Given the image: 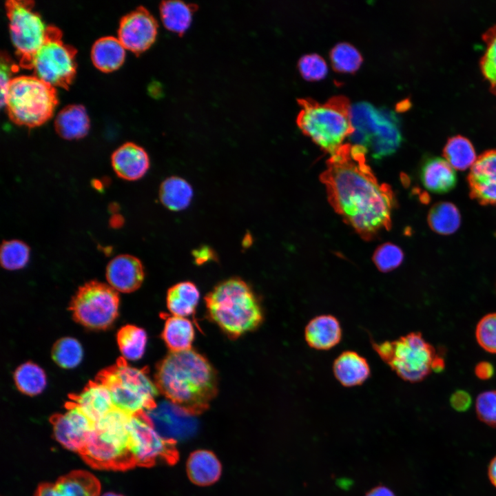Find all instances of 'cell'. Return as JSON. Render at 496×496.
I'll list each match as a JSON object with an SVG mask.
<instances>
[{"instance_id": "6da1fadb", "label": "cell", "mask_w": 496, "mask_h": 496, "mask_svg": "<svg viewBox=\"0 0 496 496\" xmlns=\"http://www.w3.org/2000/svg\"><path fill=\"white\" fill-rule=\"evenodd\" d=\"M366 154L361 145L342 144L331 154L320 178L332 207L369 240L390 229L395 198L391 187L380 183L366 163Z\"/></svg>"}, {"instance_id": "7a4b0ae2", "label": "cell", "mask_w": 496, "mask_h": 496, "mask_svg": "<svg viewBox=\"0 0 496 496\" xmlns=\"http://www.w3.org/2000/svg\"><path fill=\"white\" fill-rule=\"evenodd\" d=\"M154 378L161 393L194 416L205 411L218 393L214 368L192 349L167 354L157 364Z\"/></svg>"}, {"instance_id": "3957f363", "label": "cell", "mask_w": 496, "mask_h": 496, "mask_svg": "<svg viewBox=\"0 0 496 496\" xmlns=\"http://www.w3.org/2000/svg\"><path fill=\"white\" fill-rule=\"evenodd\" d=\"M205 300L209 318L231 338L254 331L262 322L263 313L258 298L239 278L220 282Z\"/></svg>"}, {"instance_id": "277c9868", "label": "cell", "mask_w": 496, "mask_h": 496, "mask_svg": "<svg viewBox=\"0 0 496 496\" xmlns=\"http://www.w3.org/2000/svg\"><path fill=\"white\" fill-rule=\"evenodd\" d=\"M301 110L297 116L300 130L321 149L334 153L344 138L353 132L349 100L343 95L333 96L324 103L311 99L298 100Z\"/></svg>"}, {"instance_id": "5b68a950", "label": "cell", "mask_w": 496, "mask_h": 496, "mask_svg": "<svg viewBox=\"0 0 496 496\" xmlns=\"http://www.w3.org/2000/svg\"><path fill=\"white\" fill-rule=\"evenodd\" d=\"M131 417L114 408L96 422L80 453L84 460L97 468L123 470L134 467L128 445Z\"/></svg>"}, {"instance_id": "8992f818", "label": "cell", "mask_w": 496, "mask_h": 496, "mask_svg": "<svg viewBox=\"0 0 496 496\" xmlns=\"http://www.w3.org/2000/svg\"><path fill=\"white\" fill-rule=\"evenodd\" d=\"M96 380L107 387L114 408L130 416L141 415L157 404L158 390L147 370L132 366L123 358L100 371Z\"/></svg>"}, {"instance_id": "52a82bcc", "label": "cell", "mask_w": 496, "mask_h": 496, "mask_svg": "<svg viewBox=\"0 0 496 496\" xmlns=\"http://www.w3.org/2000/svg\"><path fill=\"white\" fill-rule=\"evenodd\" d=\"M350 115L354 127L349 136L352 143L362 146L374 159L391 155L399 147L402 138L393 112L360 101L351 106Z\"/></svg>"}, {"instance_id": "ba28073f", "label": "cell", "mask_w": 496, "mask_h": 496, "mask_svg": "<svg viewBox=\"0 0 496 496\" xmlns=\"http://www.w3.org/2000/svg\"><path fill=\"white\" fill-rule=\"evenodd\" d=\"M57 104L56 87L35 76L22 75L12 79L3 106L13 123L35 127L52 116Z\"/></svg>"}, {"instance_id": "9c48e42d", "label": "cell", "mask_w": 496, "mask_h": 496, "mask_svg": "<svg viewBox=\"0 0 496 496\" xmlns=\"http://www.w3.org/2000/svg\"><path fill=\"white\" fill-rule=\"evenodd\" d=\"M372 347L401 379L411 383L424 380L433 371L438 356L420 332H411L391 341L373 342Z\"/></svg>"}, {"instance_id": "30bf717a", "label": "cell", "mask_w": 496, "mask_h": 496, "mask_svg": "<svg viewBox=\"0 0 496 496\" xmlns=\"http://www.w3.org/2000/svg\"><path fill=\"white\" fill-rule=\"evenodd\" d=\"M76 50L65 43L61 30L50 25L43 43L33 56L30 69L36 77L56 87H69L76 72Z\"/></svg>"}, {"instance_id": "8fae6325", "label": "cell", "mask_w": 496, "mask_h": 496, "mask_svg": "<svg viewBox=\"0 0 496 496\" xmlns=\"http://www.w3.org/2000/svg\"><path fill=\"white\" fill-rule=\"evenodd\" d=\"M119 296L109 285L92 280L80 287L72 298L73 318L85 327L103 330L112 325L118 314Z\"/></svg>"}, {"instance_id": "7c38bea8", "label": "cell", "mask_w": 496, "mask_h": 496, "mask_svg": "<svg viewBox=\"0 0 496 496\" xmlns=\"http://www.w3.org/2000/svg\"><path fill=\"white\" fill-rule=\"evenodd\" d=\"M12 43L22 68L30 69L33 56L45 40L48 28L34 10L32 1L10 0L6 3Z\"/></svg>"}, {"instance_id": "4fadbf2b", "label": "cell", "mask_w": 496, "mask_h": 496, "mask_svg": "<svg viewBox=\"0 0 496 496\" xmlns=\"http://www.w3.org/2000/svg\"><path fill=\"white\" fill-rule=\"evenodd\" d=\"M129 450L135 466L175 464L176 442L162 437L141 415L132 416L128 424Z\"/></svg>"}, {"instance_id": "5bb4252c", "label": "cell", "mask_w": 496, "mask_h": 496, "mask_svg": "<svg viewBox=\"0 0 496 496\" xmlns=\"http://www.w3.org/2000/svg\"><path fill=\"white\" fill-rule=\"evenodd\" d=\"M141 416L162 437L175 442L192 436L198 427L194 415L169 401L157 404Z\"/></svg>"}, {"instance_id": "9a60e30c", "label": "cell", "mask_w": 496, "mask_h": 496, "mask_svg": "<svg viewBox=\"0 0 496 496\" xmlns=\"http://www.w3.org/2000/svg\"><path fill=\"white\" fill-rule=\"evenodd\" d=\"M66 411L50 418L56 440L67 449L81 453L86 445L94 423L72 402Z\"/></svg>"}, {"instance_id": "2e32d148", "label": "cell", "mask_w": 496, "mask_h": 496, "mask_svg": "<svg viewBox=\"0 0 496 496\" xmlns=\"http://www.w3.org/2000/svg\"><path fill=\"white\" fill-rule=\"evenodd\" d=\"M157 34L156 19L145 8L139 6L122 17L117 38L125 49L140 54L152 45Z\"/></svg>"}, {"instance_id": "e0dca14e", "label": "cell", "mask_w": 496, "mask_h": 496, "mask_svg": "<svg viewBox=\"0 0 496 496\" xmlns=\"http://www.w3.org/2000/svg\"><path fill=\"white\" fill-rule=\"evenodd\" d=\"M470 196L484 205H496V149L482 153L468 176Z\"/></svg>"}, {"instance_id": "ac0fdd59", "label": "cell", "mask_w": 496, "mask_h": 496, "mask_svg": "<svg viewBox=\"0 0 496 496\" xmlns=\"http://www.w3.org/2000/svg\"><path fill=\"white\" fill-rule=\"evenodd\" d=\"M105 275L109 285L117 292L130 293L141 286L145 271L138 258L130 254H122L109 262Z\"/></svg>"}, {"instance_id": "d6986e66", "label": "cell", "mask_w": 496, "mask_h": 496, "mask_svg": "<svg viewBox=\"0 0 496 496\" xmlns=\"http://www.w3.org/2000/svg\"><path fill=\"white\" fill-rule=\"evenodd\" d=\"M111 163L116 174L125 180H137L149 168V158L146 151L134 143H125L112 154Z\"/></svg>"}, {"instance_id": "ffe728a7", "label": "cell", "mask_w": 496, "mask_h": 496, "mask_svg": "<svg viewBox=\"0 0 496 496\" xmlns=\"http://www.w3.org/2000/svg\"><path fill=\"white\" fill-rule=\"evenodd\" d=\"M70 400L94 424L114 408L110 391L97 380L90 381Z\"/></svg>"}, {"instance_id": "44dd1931", "label": "cell", "mask_w": 496, "mask_h": 496, "mask_svg": "<svg viewBox=\"0 0 496 496\" xmlns=\"http://www.w3.org/2000/svg\"><path fill=\"white\" fill-rule=\"evenodd\" d=\"M308 345L318 350H328L336 346L342 338L338 320L331 315H320L311 319L304 329Z\"/></svg>"}, {"instance_id": "7402d4cb", "label": "cell", "mask_w": 496, "mask_h": 496, "mask_svg": "<svg viewBox=\"0 0 496 496\" xmlns=\"http://www.w3.org/2000/svg\"><path fill=\"white\" fill-rule=\"evenodd\" d=\"M420 178L428 191L443 194L451 191L457 183L454 168L444 158L430 157L422 163Z\"/></svg>"}, {"instance_id": "603a6c76", "label": "cell", "mask_w": 496, "mask_h": 496, "mask_svg": "<svg viewBox=\"0 0 496 496\" xmlns=\"http://www.w3.org/2000/svg\"><path fill=\"white\" fill-rule=\"evenodd\" d=\"M186 470L187 476L193 484L205 486L218 480L222 473V466L213 452L199 449L189 455Z\"/></svg>"}, {"instance_id": "cb8c5ba5", "label": "cell", "mask_w": 496, "mask_h": 496, "mask_svg": "<svg viewBox=\"0 0 496 496\" xmlns=\"http://www.w3.org/2000/svg\"><path fill=\"white\" fill-rule=\"evenodd\" d=\"M333 371L337 380L347 387L363 384L371 374L366 360L353 351L340 354L333 362Z\"/></svg>"}, {"instance_id": "d4e9b609", "label": "cell", "mask_w": 496, "mask_h": 496, "mask_svg": "<svg viewBox=\"0 0 496 496\" xmlns=\"http://www.w3.org/2000/svg\"><path fill=\"white\" fill-rule=\"evenodd\" d=\"M56 132L66 140L84 137L90 129V118L81 105H69L56 115L54 121Z\"/></svg>"}, {"instance_id": "484cf974", "label": "cell", "mask_w": 496, "mask_h": 496, "mask_svg": "<svg viewBox=\"0 0 496 496\" xmlns=\"http://www.w3.org/2000/svg\"><path fill=\"white\" fill-rule=\"evenodd\" d=\"M125 48L119 39L112 36L97 39L91 49L94 65L103 72H110L120 68L124 62Z\"/></svg>"}, {"instance_id": "4316f807", "label": "cell", "mask_w": 496, "mask_h": 496, "mask_svg": "<svg viewBox=\"0 0 496 496\" xmlns=\"http://www.w3.org/2000/svg\"><path fill=\"white\" fill-rule=\"evenodd\" d=\"M200 298L197 287L184 281L172 286L167 293V307L172 316L185 318L193 315Z\"/></svg>"}, {"instance_id": "83f0119b", "label": "cell", "mask_w": 496, "mask_h": 496, "mask_svg": "<svg viewBox=\"0 0 496 496\" xmlns=\"http://www.w3.org/2000/svg\"><path fill=\"white\" fill-rule=\"evenodd\" d=\"M194 335V326L186 318L171 316L165 318L161 337L170 352L191 349Z\"/></svg>"}, {"instance_id": "f1b7e54d", "label": "cell", "mask_w": 496, "mask_h": 496, "mask_svg": "<svg viewBox=\"0 0 496 496\" xmlns=\"http://www.w3.org/2000/svg\"><path fill=\"white\" fill-rule=\"evenodd\" d=\"M198 7L181 1H162L159 9L163 24L168 30L180 36L189 28Z\"/></svg>"}, {"instance_id": "f546056e", "label": "cell", "mask_w": 496, "mask_h": 496, "mask_svg": "<svg viewBox=\"0 0 496 496\" xmlns=\"http://www.w3.org/2000/svg\"><path fill=\"white\" fill-rule=\"evenodd\" d=\"M192 197V187L180 177H168L161 184L160 200L171 211H178L186 209L190 204Z\"/></svg>"}, {"instance_id": "4dcf8cb0", "label": "cell", "mask_w": 496, "mask_h": 496, "mask_svg": "<svg viewBox=\"0 0 496 496\" xmlns=\"http://www.w3.org/2000/svg\"><path fill=\"white\" fill-rule=\"evenodd\" d=\"M55 484L65 496L99 495V480L86 471H73L61 477Z\"/></svg>"}, {"instance_id": "1f68e13d", "label": "cell", "mask_w": 496, "mask_h": 496, "mask_svg": "<svg viewBox=\"0 0 496 496\" xmlns=\"http://www.w3.org/2000/svg\"><path fill=\"white\" fill-rule=\"evenodd\" d=\"M443 154L453 168L461 171L473 165L477 158L472 143L466 137L459 134L447 140Z\"/></svg>"}, {"instance_id": "d6a6232c", "label": "cell", "mask_w": 496, "mask_h": 496, "mask_svg": "<svg viewBox=\"0 0 496 496\" xmlns=\"http://www.w3.org/2000/svg\"><path fill=\"white\" fill-rule=\"evenodd\" d=\"M117 344L125 360H138L145 351L147 337L144 329L127 324L120 329L116 336Z\"/></svg>"}, {"instance_id": "836d02e7", "label": "cell", "mask_w": 496, "mask_h": 496, "mask_svg": "<svg viewBox=\"0 0 496 496\" xmlns=\"http://www.w3.org/2000/svg\"><path fill=\"white\" fill-rule=\"evenodd\" d=\"M428 223L434 231L448 235L457 230L460 225L461 216L455 205L448 202H440L430 209Z\"/></svg>"}, {"instance_id": "e575fe53", "label": "cell", "mask_w": 496, "mask_h": 496, "mask_svg": "<svg viewBox=\"0 0 496 496\" xmlns=\"http://www.w3.org/2000/svg\"><path fill=\"white\" fill-rule=\"evenodd\" d=\"M14 381L19 391L30 396L42 393L47 384L45 371L31 362H25L17 367L14 373Z\"/></svg>"}, {"instance_id": "d590c367", "label": "cell", "mask_w": 496, "mask_h": 496, "mask_svg": "<svg viewBox=\"0 0 496 496\" xmlns=\"http://www.w3.org/2000/svg\"><path fill=\"white\" fill-rule=\"evenodd\" d=\"M83 350L80 342L75 338L64 337L58 340L52 349V358L54 362L63 369H73L82 361Z\"/></svg>"}, {"instance_id": "8d00e7d4", "label": "cell", "mask_w": 496, "mask_h": 496, "mask_svg": "<svg viewBox=\"0 0 496 496\" xmlns=\"http://www.w3.org/2000/svg\"><path fill=\"white\" fill-rule=\"evenodd\" d=\"M29 246L19 240H5L0 249L1 267L7 270H18L23 268L30 259Z\"/></svg>"}, {"instance_id": "74e56055", "label": "cell", "mask_w": 496, "mask_h": 496, "mask_svg": "<svg viewBox=\"0 0 496 496\" xmlns=\"http://www.w3.org/2000/svg\"><path fill=\"white\" fill-rule=\"evenodd\" d=\"M330 59L334 70L341 72H355L362 62L358 49L347 42L335 45L331 50Z\"/></svg>"}, {"instance_id": "f35d334b", "label": "cell", "mask_w": 496, "mask_h": 496, "mask_svg": "<svg viewBox=\"0 0 496 496\" xmlns=\"http://www.w3.org/2000/svg\"><path fill=\"white\" fill-rule=\"evenodd\" d=\"M482 39L486 48L479 61L480 69L490 84V91L496 94V25L486 30Z\"/></svg>"}, {"instance_id": "ab89813d", "label": "cell", "mask_w": 496, "mask_h": 496, "mask_svg": "<svg viewBox=\"0 0 496 496\" xmlns=\"http://www.w3.org/2000/svg\"><path fill=\"white\" fill-rule=\"evenodd\" d=\"M404 258L402 249L397 245L386 242L379 246L374 252L373 260L378 269L388 272L401 265Z\"/></svg>"}, {"instance_id": "60d3db41", "label": "cell", "mask_w": 496, "mask_h": 496, "mask_svg": "<svg viewBox=\"0 0 496 496\" xmlns=\"http://www.w3.org/2000/svg\"><path fill=\"white\" fill-rule=\"evenodd\" d=\"M475 338L483 349L496 354V313L486 314L479 320L475 329Z\"/></svg>"}, {"instance_id": "b9f144b4", "label": "cell", "mask_w": 496, "mask_h": 496, "mask_svg": "<svg viewBox=\"0 0 496 496\" xmlns=\"http://www.w3.org/2000/svg\"><path fill=\"white\" fill-rule=\"evenodd\" d=\"M298 65L302 76L309 81L322 79L328 71L324 59L316 53L303 55L299 59Z\"/></svg>"}, {"instance_id": "7bdbcfd3", "label": "cell", "mask_w": 496, "mask_h": 496, "mask_svg": "<svg viewBox=\"0 0 496 496\" xmlns=\"http://www.w3.org/2000/svg\"><path fill=\"white\" fill-rule=\"evenodd\" d=\"M478 419L491 427H496V390L487 391L478 395L475 401Z\"/></svg>"}, {"instance_id": "ee69618b", "label": "cell", "mask_w": 496, "mask_h": 496, "mask_svg": "<svg viewBox=\"0 0 496 496\" xmlns=\"http://www.w3.org/2000/svg\"><path fill=\"white\" fill-rule=\"evenodd\" d=\"M14 65L7 54L1 56V105L3 107Z\"/></svg>"}, {"instance_id": "f6af8a7d", "label": "cell", "mask_w": 496, "mask_h": 496, "mask_svg": "<svg viewBox=\"0 0 496 496\" xmlns=\"http://www.w3.org/2000/svg\"><path fill=\"white\" fill-rule=\"evenodd\" d=\"M450 404L453 409L458 412L467 411L471 404L472 398L471 395L466 391L457 390L455 391L450 397Z\"/></svg>"}, {"instance_id": "bcb514c9", "label": "cell", "mask_w": 496, "mask_h": 496, "mask_svg": "<svg viewBox=\"0 0 496 496\" xmlns=\"http://www.w3.org/2000/svg\"><path fill=\"white\" fill-rule=\"evenodd\" d=\"M474 372L479 379L482 380H487L493 376L495 373V369L490 362L482 361L476 364Z\"/></svg>"}, {"instance_id": "7dc6e473", "label": "cell", "mask_w": 496, "mask_h": 496, "mask_svg": "<svg viewBox=\"0 0 496 496\" xmlns=\"http://www.w3.org/2000/svg\"><path fill=\"white\" fill-rule=\"evenodd\" d=\"M35 496H65L56 484H44L39 486Z\"/></svg>"}, {"instance_id": "c3c4849f", "label": "cell", "mask_w": 496, "mask_h": 496, "mask_svg": "<svg viewBox=\"0 0 496 496\" xmlns=\"http://www.w3.org/2000/svg\"><path fill=\"white\" fill-rule=\"evenodd\" d=\"M365 496H395V495L388 487L380 485L371 489Z\"/></svg>"}, {"instance_id": "681fc988", "label": "cell", "mask_w": 496, "mask_h": 496, "mask_svg": "<svg viewBox=\"0 0 496 496\" xmlns=\"http://www.w3.org/2000/svg\"><path fill=\"white\" fill-rule=\"evenodd\" d=\"M197 264H202L212 258L213 254L209 248H202L194 252Z\"/></svg>"}, {"instance_id": "f907efd6", "label": "cell", "mask_w": 496, "mask_h": 496, "mask_svg": "<svg viewBox=\"0 0 496 496\" xmlns=\"http://www.w3.org/2000/svg\"><path fill=\"white\" fill-rule=\"evenodd\" d=\"M488 476L490 483L496 488V456L489 463Z\"/></svg>"}, {"instance_id": "816d5d0a", "label": "cell", "mask_w": 496, "mask_h": 496, "mask_svg": "<svg viewBox=\"0 0 496 496\" xmlns=\"http://www.w3.org/2000/svg\"><path fill=\"white\" fill-rule=\"evenodd\" d=\"M124 222L123 217L118 214H114L110 220V225L114 228H118L121 227Z\"/></svg>"}, {"instance_id": "f5cc1de1", "label": "cell", "mask_w": 496, "mask_h": 496, "mask_svg": "<svg viewBox=\"0 0 496 496\" xmlns=\"http://www.w3.org/2000/svg\"><path fill=\"white\" fill-rule=\"evenodd\" d=\"M101 496H123V495L118 494V493L109 492V493H106L103 494Z\"/></svg>"}]
</instances>
